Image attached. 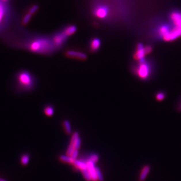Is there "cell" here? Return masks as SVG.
<instances>
[{
  "instance_id": "obj_30",
  "label": "cell",
  "mask_w": 181,
  "mask_h": 181,
  "mask_svg": "<svg viewBox=\"0 0 181 181\" xmlns=\"http://www.w3.org/2000/svg\"><path fill=\"white\" fill-rule=\"evenodd\" d=\"M180 107H181V105H180Z\"/></svg>"
},
{
  "instance_id": "obj_1",
  "label": "cell",
  "mask_w": 181,
  "mask_h": 181,
  "mask_svg": "<svg viewBox=\"0 0 181 181\" xmlns=\"http://www.w3.org/2000/svg\"><path fill=\"white\" fill-rule=\"evenodd\" d=\"M27 46L30 51L39 54L51 53L55 47L52 41L46 37H38L33 39Z\"/></svg>"
},
{
  "instance_id": "obj_8",
  "label": "cell",
  "mask_w": 181,
  "mask_h": 181,
  "mask_svg": "<svg viewBox=\"0 0 181 181\" xmlns=\"http://www.w3.org/2000/svg\"><path fill=\"white\" fill-rule=\"evenodd\" d=\"M66 55L68 57L73 59H77L79 60L84 61L87 58V55L85 54L80 51L69 50L66 52Z\"/></svg>"
},
{
  "instance_id": "obj_21",
  "label": "cell",
  "mask_w": 181,
  "mask_h": 181,
  "mask_svg": "<svg viewBox=\"0 0 181 181\" xmlns=\"http://www.w3.org/2000/svg\"><path fill=\"white\" fill-rule=\"evenodd\" d=\"M96 173L97 180L104 181V178H103V176L102 175V173L100 168L97 167H96Z\"/></svg>"
},
{
  "instance_id": "obj_19",
  "label": "cell",
  "mask_w": 181,
  "mask_h": 181,
  "mask_svg": "<svg viewBox=\"0 0 181 181\" xmlns=\"http://www.w3.org/2000/svg\"><path fill=\"white\" fill-rule=\"evenodd\" d=\"M29 161V155L28 154H24L21 158V163L24 166H26Z\"/></svg>"
},
{
  "instance_id": "obj_3",
  "label": "cell",
  "mask_w": 181,
  "mask_h": 181,
  "mask_svg": "<svg viewBox=\"0 0 181 181\" xmlns=\"http://www.w3.org/2000/svg\"><path fill=\"white\" fill-rule=\"evenodd\" d=\"M140 61V65L138 67L137 74L141 78L145 79L149 76L150 72V64L145 61V58Z\"/></svg>"
},
{
  "instance_id": "obj_12",
  "label": "cell",
  "mask_w": 181,
  "mask_h": 181,
  "mask_svg": "<svg viewBox=\"0 0 181 181\" xmlns=\"http://www.w3.org/2000/svg\"><path fill=\"white\" fill-rule=\"evenodd\" d=\"M101 45V41L98 38H93L90 43V48L92 52L97 51L100 48Z\"/></svg>"
},
{
  "instance_id": "obj_24",
  "label": "cell",
  "mask_w": 181,
  "mask_h": 181,
  "mask_svg": "<svg viewBox=\"0 0 181 181\" xmlns=\"http://www.w3.org/2000/svg\"><path fill=\"white\" fill-rule=\"evenodd\" d=\"M38 5H33L32 6H31L29 8V10H28V12L29 14H31V15H33L38 10Z\"/></svg>"
},
{
  "instance_id": "obj_7",
  "label": "cell",
  "mask_w": 181,
  "mask_h": 181,
  "mask_svg": "<svg viewBox=\"0 0 181 181\" xmlns=\"http://www.w3.org/2000/svg\"><path fill=\"white\" fill-rule=\"evenodd\" d=\"M171 29V27L169 25L167 24H161L157 29V36L163 40L164 37H165L169 34Z\"/></svg>"
},
{
  "instance_id": "obj_22",
  "label": "cell",
  "mask_w": 181,
  "mask_h": 181,
  "mask_svg": "<svg viewBox=\"0 0 181 181\" xmlns=\"http://www.w3.org/2000/svg\"><path fill=\"white\" fill-rule=\"evenodd\" d=\"M82 175H83L84 178L86 179V180L87 181H91L92 180V178L91 176L90 175V173L87 169V168L86 169H85L83 171H81Z\"/></svg>"
},
{
  "instance_id": "obj_13",
  "label": "cell",
  "mask_w": 181,
  "mask_h": 181,
  "mask_svg": "<svg viewBox=\"0 0 181 181\" xmlns=\"http://www.w3.org/2000/svg\"><path fill=\"white\" fill-rule=\"evenodd\" d=\"M73 166L75 167V168L77 170H80V171H82L87 168L86 162L84 160L76 159L73 164Z\"/></svg>"
},
{
  "instance_id": "obj_20",
  "label": "cell",
  "mask_w": 181,
  "mask_h": 181,
  "mask_svg": "<svg viewBox=\"0 0 181 181\" xmlns=\"http://www.w3.org/2000/svg\"><path fill=\"white\" fill-rule=\"evenodd\" d=\"M32 15H31L29 12L25 14L24 16V17L22 18V24L26 25L29 22V21L31 20V19L32 18Z\"/></svg>"
},
{
  "instance_id": "obj_29",
  "label": "cell",
  "mask_w": 181,
  "mask_h": 181,
  "mask_svg": "<svg viewBox=\"0 0 181 181\" xmlns=\"http://www.w3.org/2000/svg\"><path fill=\"white\" fill-rule=\"evenodd\" d=\"M0 181H7V180H5V179H3V178H0Z\"/></svg>"
},
{
  "instance_id": "obj_25",
  "label": "cell",
  "mask_w": 181,
  "mask_h": 181,
  "mask_svg": "<svg viewBox=\"0 0 181 181\" xmlns=\"http://www.w3.org/2000/svg\"><path fill=\"white\" fill-rule=\"evenodd\" d=\"M81 139H80V137H79V138L76 140V142H75V149H76V150H79V149H80V146H81Z\"/></svg>"
},
{
  "instance_id": "obj_27",
  "label": "cell",
  "mask_w": 181,
  "mask_h": 181,
  "mask_svg": "<svg viewBox=\"0 0 181 181\" xmlns=\"http://www.w3.org/2000/svg\"><path fill=\"white\" fill-rule=\"evenodd\" d=\"M78 155H79V150H75L72 152V154H71V156L72 158L75 159H77V158L78 157Z\"/></svg>"
},
{
  "instance_id": "obj_28",
  "label": "cell",
  "mask_w": 181,
  "mask_h": 181,
  "mask_svg": "<svg viewBox=\"0 0 181 181\" xmlns=\"http://www.w3.org/2000/svg\"><path fill=\"white\" fill-rule=\"evenodd\" d=\"M145 52H146V54H150L152 50H153V48L150 45H147L146 46H145Z\"/></svg>"
},
{
  "instance_id": "obj_17",
  "label": "cell",
  "mask_w": 181,
  "mask_h": 181,
  "mask_svg": "<svg viewBox=\"0 0 181 181\" xmlns=\"http://www.w3.org/2000/svg\"><path fill=\"white\" fill-rule=\"evenodd\" d=\"M63 126L64 132L67 134H71L72 133V126L71 122L68 120H64L63 122Z\"/></svg>"
},
{
  "instance_id": "obj_16",
  "label": "cell",
  "mask_w": 181,
  "mask_h": 181,
  "mask_svg": "<svg viewBox=\"0 0 181 181\" xmlns=\"http://www.w3.org/2000/svg\"><path fill=\"white\" fill-rule=\"evenodd\" d=\"M150 171V167L149 166L146 165L143 168L140 176V178H139L140 181H144V180L146 179V176L148 175V174Z\"/></svg>"
},
{
  "instance_id": "obj_14",
  "label": "cell",
  "mask_w": 181,
  "mask_h": 181,
  "mask_svg": "<svg viewBox=\"0 0 181 181\" xmlns=\"http://www.w3.org/2000/svg\"><path fill=\"white\" fill-rule=\"evenodd\" d=\"M63 31L65 33V34L68 37H69L75 34L76 31H77V27L76 25H71L67 26Z\"/></svg>"
},
{
  "instance_id": "obj_11",
  "label": "cell",
  "mask_w": 181,
  "mask_h": 181,
  "mask_svg": "<svg viewBox=\"0 0 181 181\" xmlns=\"http://www.w3.org/2000/svg\"><path fill=\"white\" fill-rule=\"evenodd\" d=\"M86 164H87V169L90 173V175L92 178V180L93 181H97V178L96 176V167H95V163L89 161H86Z\"/></svg>"
},
{
  "instance_id": "obj_9",
  "label": "cell",
  "mask_w": 181,
  "mask_h": 181,
  "mask_svg": "<svg viewBox=\"0 0 181 181\" xmlns=\"http://www.w3.org/2000/svg\"><path fill=\"white\" fill-rule=\"evenodd\" d=\"M169 19L173 25L181 27V12L174 11L169 15Z\"/></svg>"
},
{
  "instance_id": "obj_2",
  "label": "cell",
  "mask_w": 181,
  "mask_h": 181,
  "mask_svg": "<svg viewBox=\"0 0 181 181\" xmlns=\"http://www.w3.org/2000/svg\"><path fill=\"white\" fill-rule=\"evenodd\" d=\"M18 85L24 91L32 89L34 87V79L32 75L27 71H22L17 75Z\"/></svg>"
},
{
  "instance_id": "obj_5",
  "label": "cell",
  "mask_w": 181,
  "mask_h": 181,
  "mask_svg": "<svg viewBox=\"0 0 181 181\" xmlns=\"http://www.w3.org/2000/svg\"><path fill=\"white\" fill-rule=\"evenodd\" d=\"M109 10L108 7L104 5H98L94 9V14L100 19L106 18L108 15Z\"/></svg>"
},
{
  "instance_id": "obj_23",
  "label": "cell",
  "mask_w": 181,
  "mask_h": 181,
  "mask_svg": "<svg viewBox=\"0 0 181 181\" xmlns=\"http://www.w3.org/2000/svg\"><path fill=\"white\" fill-rule=\"evenodd\" d=\"M98 158H99V157H98V155H97V154H92L90 155H89L88 156V158H87V159L86 161H85V162L87 161H91L93 163H96L97 161H98Z\"/></svg>"
},
{
  "instance_id": "obj_26",
  "label": "cell",
  "mask_w": 181,
  "mask_h": 181,
  "mask_svg": "<svg viewBox=\"0 0 181 181\" xmlns=\"http://www.w3.org/2000/svg\"><path fill=\"white\" fill-rule=\"evenodd\" d=\"M157 100L158 101H162L163 100L164 98H165V94H164L162 92H159L158 93L157 95Z\"/></svg>"
},
{
  "instance_id": "obj_4",
  "label": "cell",
  "mask_w": 181,
  "mask_h": 181,
  "mask_svg": "<svg viewBox=\"0 0 181 181\" xmlns=\"http://www.w3.org/2000/svg\"><path fill=\"white\" fill-rule=\"evenodd\" d=\"M5 3L0 0V29L4 25L8 15V8Z\"/></svg>"
},
{
  "instance_id": "obj_18",
  "label": "cell",
  "mask_w": 181,
  "mask_h": 181,
  "mask_svg": "<svg viewBox=\"0 0 181 181\" xmlns=\"http://www.w3.org/2000/svg\"><path fill=\"white\" fill-rule=\"evenodd\" d=\"M44 113L46 116L51 117L54 113V109L52 106H46L44 108Z\"/></svg>"
},
{
  "instance_id": "obj_10",
  "label": "cell",
  "mask_w": 181,
  "mask_h": 181,
  "mask_svg": "<svg viewBox=\"0 0 181 181\" xmlns=\"http://www.w3.org/2000/svg\"><path fill=\"white\" fill-rule=\"evenodd\" d=\"M146 55L145 49V46L142 44H138L137 46V49L136 51L134 54V58L138 61H140L141 59H144L145 56Z\"/></svg>"
},
{
  "instance_id": "obj_15",
  "label": "cell",
  "mask_w": 181,
  "mask_h": 181,
  "mask_svg": "<svg viewBox=\"0 0 181 181\" xmlns=\"http://www.w3.org/2000/svg\"><path fill=\"white\" fill-rule=\"evenodd\" d=\"M59 160L60 161L65 162V163L72 164L73 165V164L74 163L76 159H75L72 158L71 156H68L67 155H62L59 156Z\"/></svg>"
},
{
  "instance_id": "obj_6",
  "label": "cell",
  "mask_w": 181,
  "mask_h": 181,
  "mask_svg": "<svg viewBox=\"0 0 181 181\" xmlns=\"http://www.w3.org/2000/svg\"><path fill=\"white\" fill-rule=\"evenodd\" d=\"M68 36L65 34L63 31L58 32L53 36L52 41L55 47H60L62 46L68 38Z\"/></svg>"
}]
</instances>
